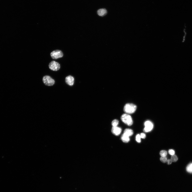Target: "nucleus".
I'll return each instance as SVG.
<instances>
[{"label": "nucleus", "mask_w": 192, "mask_h": 192, "mask_svg": "<svg viewBox=\"0 0 192 192\" xmlns=\"http://www.w3.org/2000/svg\"><path fill=\"white\" fill-rule=\"evenodd\" d=\"M185 29H184V32L185 34V35H184V36L183 37V41L182 42V43L184 42L185 41V36H186V33L185 32Z\"/></svg>", "instance_id": "obj_20"}, {"label": "nucleus", "mask_w": 192, "mask_h": 192, "mask_svg": "<svg viewBox=\"0 0 192 192\" xmlns=\"http://www.w3.org/2000/svg\"><path fill=\"white\" fill-rule=\"evenodd\" d=\"M122 131V129L118 126L113 127L111 129V132L113 135L116 136H119L121 133Z\"/></svg>", "instance_id": "obj_7"}, {"label": "nucleus", "mask_w": 192, "mask_h": 192, "mask_svg": "<svg viewBox=\"0 0 192 192\" xmlns=\"http://www.w3.org/2000/svg\"><path fill=\"white\" fill-rule=\"evenodd\" d=\"M43 82L46 86H50L54 85L55 82L54 80L48 75H46L43 77Z\"/></svg>", "instance_id": "obj_3"}, {"label": "nucleus", "mask_w": 192, "mask_h": 192, "mask_svg": "<svg viewBox=\"0 0 192 192\" xmlns=\"http://www.w3.org/2000/svg\"><path fill=\"white\" fill-rule=\"evenodd\" d=\"M51 55L53 59H56L63 57V54L61 51L56 50L52 52Z\"/></svg>", "instance_id": "obj_5"}, {"label": "nucleus", "mask_w": 192, "mask_h": 192, "mask_svg": "<svg viewBox=\"0 0 192 192\" xmlns=\"http://www.w3.org/2000/svg\"><path fill=\"white\" fill-rule=\"evenodd\" d=\"M167 154V151L164 150H162L160 151V155L162 157H166Z\"/></svg>", "instance_id": "obj_14"}, {"label": "nucleus", "mask_w": 192, "mask_h": 192, "mask_svg": "<svg viewBox=\"0 0 192 192\" xmlns=\"http://www.w3.org/2000/svg\"><path fill=\"white\" fill-rule=\"evenodd\" d=\"M178 158L177 156L175 155H174L172 156L171 157V160L172 162H175L177 161Z\"/></svg>", "instance_id": "obj_15"}, {"label": "nucleus", "mask_w": 192, "mask_h": 192, "mask_svg": "<svg viewBox=\"0 0 192 192\" xmlns=\"http://www.w3.org/2000/svg\"><path fill=\"white\" fill-rule=\"evenodd\" d=\"M172 161L171 159H169L167 160V163L168 165L171 164L172 163Z\"/></svg>", "instance_id": "obj_21"}, {"label": "nucleus", "mask_w": 192, "mask_h": 192, "mask_svg": "<svg viewBox=\"0 0 192 192\" xmlns=\"http://www.w3.org/2000/svg\"><path fill=\"white\" fill-rule=\"evenodd\" d=\"M161 161L162 163H165L167 162V159L166 157H162L160 158Z\"/></svg>", "instance_id": "obj_16"}, {"label": "nucleus", "mask_w": 192, "mask_h": 192, "mask_svg": "<svg viewBox=\"0 0 192 192\" xmlns=\"http://www.w3.org/2000/svg\"><path fill=\"white\" fill-rule=\"evenodd\" d=\"M140 137L141 138L144 139L146 137V135L144 133H141L140 135Z\"/></svg>", "instance_id": "obj_19"}, {"label": "nucleus", "mask_w": 192, "mask_h": 192, "mask_svg": "<svg viewBox=\"0 0 192 192\" xmlns=\"http://www.w3.org/2000/svg\"><path fill=\"white\" fill-rule=\"evenodd\" d=\"M107 10L105 9H101L97 11L98 15L101 16H103L106 15Z\"/></svg>", "instance_id": "obj_9"}, {"label": "nucleus", "mask_w": 192, "mask_h": 192, "mask_svg": "<svg viewBox=\"0 0 192 192\" xmlns=\"http://www.w3.org/2000/svg\"><path fill=\"white\" fill-rule=\"evenodd\" d=\"M141 138L140 135L139 134L137 135L136 136V140L138 142H141Z\"/></svg>", "instance_id": "obj_17"}, {"label": "nucleus", "mask_w": 192, "mask_h": 192, "mask_svg": "<svg viewBox=\"0 0 192 192\" xmlns=\"http://www.w3.org/2000/svg\"><path fill=\"white\" fill-rule=\"evenodd\" d=\"M65 81L66 83L70 86L73 85L74 83V79L72 76L69 75L65 78Z\"/></svg>", "instance_id": "obj_8"}, {"label": "nucleus", "mask_w": 192, "mask_h": 192, "mask_svg": "<svg viewBox=\"0 0 192 192\" xmlns=\"http://www.w3.org/2000/svg\"><path fill=\"white\" fill-rule=\"evenodd\" d=\"M145 128L144 131L146 132H150L153 128V124L152 122L149 120L147 121L144 123Z\"/></svg>", "instance_id": "obj_4"}, {"label": "nucleus", "mask_w": 192, "mask_h": 192, "mask_svg": "<svg viewBox=\"0 0 192 192\" xmlns=\"http://www.w3.org/2000/svg\"><path fill=\"white\" fill-rule=\"evenodd\" d=\"M122 121L129 126H131L133 124V121L131 116L128 114L125 113L122 115L121 118Z\"/></svg>", "instance_id": "obj_2"}, {"label": "nucleus", "mask_w": 192, "mask_h": 192, "mask_svg": "<svg viewBox=\"0 0 192 192\" xmlns=\"http://www.w3.org/2000/svg\"><path fill=\"white\" fill-rule=\"evenodd\" d=\"M49 67L52 70L57 71L60 69V65L58 62L55 61H53L49 64Z\"/></svg>", "instance_id": "obj_6"}, {"label": "nucleus", "mask_w": 192, "mask_h": 192, "mask_svg": "<svg viewBox=\"0 0 192 192\" xmlns=\"http://www.w3.org/2000/svg\"><path fill=\"white\" fill-rule=\"evenodd\" d=\"M186 170L188 172L192 173V163L189 164L187 166Z\"/></svg>", "instance_id": "obj_13"}, {"label": "nucleus", "mask_w": 192, "mask_h": 192, "mask_svg": "<svg viewBox=\"0 0 192 192\" xmlns=\"http://www.w3.org/2000/svg\"><path fill=\"white\" fill-rule=\"evenodd\" d=\"M119 121L117 119L113 120L111 123V125L113 127H117L119 124Z\"/></svg>", "instance_id": "obj_12"}, {"label": "nucleus", "mask_w": 192, "mask_h": 192, "mask_svg": "<svg viewBox=\"0 0 192 192\" xmlns=\"http://www.w3.org/2000/svg\"><path fill=\"white\" fill-rule=\"evenodd\" d=\"M122 141L124 142L127 143L130 141V138L129 137L123 134L121 137Z\"/></svg>", "instance_id": "obj_11"}, {"label": "nucleus", "mask_w": 192, "mask_h": 192, "mask_svg": "<svg viewBox=\"0 0 192 192\" xmlns=\"http://www.w3.org/2000/svg\"><path fill=\"white\" fill-rule=\"evenodd\" d=\"M133 131L132 129H125L124 133L129 137L131 136L133 134Z\"/></svg>", "instance_id": "obj_10"}, {"label": "nucleus", "mask_w": 192, "mask_h": 192, "mask_svg": "<svg viewBox=\"0 0 192 192\" xmlns=\"http://www.w3.org/2000/svg\"><path fill=\"white\" fill-rule=\"evenodd\" d=\"M168 153L170 155L172 156L175 155V151L173 149H170L168 151Z\"/></svg>", "instance_id": "obj_18"}, {"label": "nucleus", "mask_w": 192, "mask_h": 192, "mask_svg": "<svg viewBox=\"0 0 192 192\" xmlns=\"http://www.w3.org/2000/svg\"><path fill=\"white\" fill-rule=\"evenodd\" d=\"M137 106L132 103H128L124 107V112L127 114H131L135 112L137 109Z\"/></svg>", "instance_id": "obj_1"}]
</instances>
